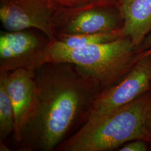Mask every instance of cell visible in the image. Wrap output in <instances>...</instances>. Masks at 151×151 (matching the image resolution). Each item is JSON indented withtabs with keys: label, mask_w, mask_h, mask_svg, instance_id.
Masks as SVG:
<instances>
[{
	"label": "cell",
	"mask_w": 151,
	"mask_h": 151,
	"mask_svg": "<svg viewBox=\"0 0 151 151\" xmlns=\"http://www.w3.org/2000/svg\"><path fill=\"white\" fill-rule=\"evenodd\" d=\"M151 55V48L147 49L145 51H143L142 52H140L139 53L136 54L134 58V63H136L138 60H140V58L145 57L146 56H150Z\"/></svg>",
	"instance_id": "15"
},
{
	"label": "cell",
	"mask_w": 151,
	"mask_h": 151,
	"mask_svg": "<svg viewBox=\"0 0 151 151\" xmlns=\"http://www.w3.org/2000/svg\"><path fill=\"white\" fill-rule=\"evenodd\" d=\"M55 5L60 7H75L85 4L92 0H51Z\"/></svg>",
	"instance_id": "13"
},
{
	"label": "cell",
	"mask_w": 151,
	"mask_h": 151,
	"mask_svg": "<svg viewBox=\"0 0 151 151\" xmlns=\"http://www.w3.org/2000/svg\"><path fill=\"white\" fill-rule=\"evenodd\" d=\"M124 20L119 4L92 0L75 7H57L53 24L58 34H81L121 29Z\"/></svg>",
	"instance_id": "4"
},
{
	"label": "cell",
	"mask_w": 151,
	"mask_h": 151,
	"mask_svg": "<svg viewBox=\"0 0 151 151\" xmlns=\"http://www.w3.org/2000/svg\"><path fill=\"white\" fill-rule=\"evenodd\" d=\"M9 72L0 71V138L4 140L15 132V116L13 105L6 88Z\"/></svg>",
	"instance_id": "11"
},
{
	"label": "cell",
	"mask_w": 151,
	"mask_h": 151,
	"mask_svg": "<svg viewBox=\"0 0 151 151\" xmlns=\"http://www.w3.org/2000/svg\"><path fill=\"white\" fill-rule=\"evenodd\" d=\"M151 90L101 118L87 120L73 135L62 142L60 151H107L134 140L151 145L147 119Z\"/></svg>",
	"instance_id": "2"
},
{
	"label": "cell",
	"mask_w": 151,
	"mask_h": 151,
	"mask_svg": "<svg viewBox=\"0 0 151 151\" xmlns=\"http://www.w3.org/2000/svg\"><path fill=\"white\" fill-rule=\"evenodd\" d=\"M57 7L51 0H0V20L7 32L35 29L53 41V16Z\"/></svg>",
	"instance_id": "7"
},
{
	"label": "cell",
	"mask_w": 151,
	"mask_h": 151,
	"mask_svg": "<svg viewBox=\"0 0 151 151\" xmlns=\"http://www.w3.org/2000/svg\"><path fill=\"white\" fill-rule=\"evenodd\" d=\"M150 90L151 55L138 60L120 81L100 91L93 101L87 120L105 116Z\"/></svg>",
	"instance_id": "6"
},
{
	"label": "cell",
	"mask_w": 151,
	"mask_h": 151,
	"mask_svg": "<svg viewBox=\"0 0 151 151\" xmlns=\"http://www.w3.org/2000/svg\"><path fill=\"white\" fill-rule=\"evenodd\" d=\"M150 143L144 140H134L129 142L119 148V151H147Z\"/></svg>",
	"instance_id": "12"
},
{
	"label": "cell",
	"mask_w": 151,
	"mask_h": 151,
	"mask_svg": "<svg viewBox=\"0 0 151 151\" xmlns=\"http://www.w3.org/2000/svg\"><path fill=\"white\" fill-rule=\"evenodd\" d=\"M33 78L32 101L16 141L19 151H53L86 122L103 87L86 70L67 62L44 63Z\"/></svg>",
	"instance_id": "1"
},
{
	"label": "cell",
	"mask_w": 151,
	"mask_h": 151,
	"mask_svg": "<svg viewBox=\"0 0 151 151\" xmlns=\"http://www.w3.org/2000/svg\"><path fill=\"white\" fill-rule=\"evenodd\" d=\"M137 48L128 37L79 48H69L55 39L50 41L45 63L77 65L97 79L103 89L120 81L134 63Z\"/></svg>",
	"instance_id": "3"
},
{
	"label": "cell",
	"mask_w": 151,
	"mask_h": 151,
	"mask_svg": "<svg viewBox=\"0 0 151 151\" xmlns=\"http://www.w3.org/2000/svg\"><path fill=\"white\" fill-rule=\"evenodd\" d=\"M147 127L148 131V133L151 137V104L150 108L148 111L147 119Z\"/></svg>",
	"instance_id": "16"
},
{
	"label": "cell",
	"mask_w": 151,
	"mask_h": 151,
	"mask_svg": "<svg viewBox=\"0 0 151 151\" xmlns=\"http://www.w3.org/2000/svg\"><path fill=\"white\" fill-rule=\"evenodd\" d=\"M105 1H110V2H114V3H117V4H120L121 2H122L124 0H105Z\"/></svg>",
	"instance_id": "18"
},
{
	"label": "cell",
	"mask_w": 151,
	"mask_h": 151,
	"mask_svg": "<svg viewBox=\"0 0 151 151\" xmlns=\"http://www.w3.org/2000/svg\"><path fill=\"white\" fill-rule=\"evenodd\" d=\"M150 48H151V32L146 36V38H145L137 49V54Z\"/></svg>",
	"instance_id": "14"
},
{
	"label": "cell",
	"mask_w": 151,
	"mask_h": 151,
	"mask_svg": "<svg viewBox=\"0 0 151 151\" xmlns=\"http://www.w3.org/2000/svg\"><path fill=\"white\" fill-rule=\"evenodd\" d=\"M0 151H10L7 146L6 145L4 142V140L1 139L0 140Z\"/></svg>",
	"instance_id": "17"
},
{
	"label": "cell",
	"mask_w": 151,
	"mask_h": 151,
	"mask_svg": "<svg viewBox=\"0 0 151 151\" xmlns=\"http://www.w3.org/2000/svg\"><path fill=\"white\" fill-rule=\"evenodd\" d=\"M119 6L124 20L122 31L137 50L151 32V0H124Z\"/></svg>",
	"instance_id": "9"
},
{
	"label": "cell",
	"mask_w": 151,
	"mask_h": 151,
	"mask_svg": "<svg viewBox=\"0 0 151 151\" xmlns=\"http://www.w3.org/2000/svg\"><path fill=\"white\" fill-rule=\"evenodd\" d=\"M6 88L13 105L15 116V139L20 135L24 120L30 107L34 92V73L24 68H19L9 73Z\"/></svg>",
	"instance_id": "8"
},
{
	"label": "cell",
	"mask_w": 151,
	"mask_h": 151,
	"mask_svg": "<svg viewBox=\"0 0 151 151\" xmlns=\"http://www.w3.org/2000/svg\"><path fill=\"white\" fill-rule=\"evenodd\" d=\"M122 37H124V35L121 29L96 33L72 35L58 34L55 37V40L67 48H79L92 44L113 42Z\"/></svg>",
	"instance_id": "10"
},
{
	"label": "cell",
	"mask_w": 151,
	"mask_h": 151,
	"mask_svg": "<svg viewBox=\"0 0 151 151\" xmlns=\"http://www.w3.org/2000/svg\"><path fill=\"white\" fill-rule=\"evenodd\" d=\"M50 41L47 37L25 29L1 32L0 35V71L24 68L34 73L45 63Z\"/></svg>",
	"instance_id": "5"
}]
</instances>
